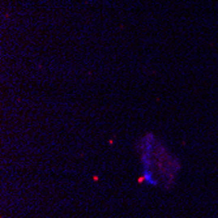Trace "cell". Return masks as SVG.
I'll return each mask as SVG.
<instances>
[{
	"label": "cell",
	"instance_id": "obj_1",
	"mask_svg": "<svg viewBox=\"0 0 218 218\" xmlns=\"http://www.w3.org/2000/svg\"><path fill=\"white\" fill-rule=\"evenodd\" d=\"M144 180L148 183V184H151V185H156L157 184V180L156 179H153V176H151V172L149 170H144Z\"/></svg>",
	"mask_w": 218,
	"mask_h": 218
}]
</instances>
